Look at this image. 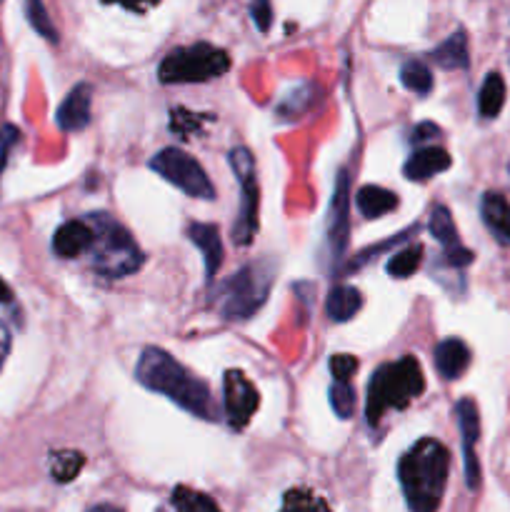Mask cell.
Wrapping results in <instances>:
<instances>
[{
  "label": "cell",
  "instance_id": "6da1fadb",
  "mask_svg": "<svg viewBox=\"0 0 510 512\" xmlns=\"http://www.w3.org/2000/svg\"><path fill=\"white\" fill-rule=\"evenodd\" d=\"M135 375H138V380L145 388L165 395V398L173 400L175 405H180L183 410L193 413L195 418H218V408H215V400L213 395H210V388L205 385V380L190 375L188 370H185L178 360L170 358L165 350L145 348L138 360V368H135Z\"/></svg>",
  "mask_w": 510,
  "mask_h": 512
},
{
  "label": "cell",
  "instance_id": "7a4b0ae2",
  "mask_svg": "<svg viewBox=\"0 0 510 512\" xmlns=\"http://www.w3.org/2000/svg\"><path fill=\"white\" fill-rule=\"evenodd\" d=\"M448 470V448L433 438L418 440L398 463V480L408 508L415 512L438 510L448 483Z\"/></svg>",
  "mask_w": 510,
  "mask_h": 512
},
{
  "label": "cell",
  "instance_id": "3957f363",
  "mask_svg": "<svg viewBox=\"0 0 510 512\" xmlns=\"http://www.w3.org/2000/svg\"><path fill=\"white\" fill-rule=\"evenodd\" d=\"M425 390L423 368L413 355L380 365L368 383V403L365 415L370 425H378L390 408H408L410 400L420 398Z\"/></svg>",
  "mask_w": 510,
  "mask_h": 512
},
{
  "label": "cell",
  "instance_id": "277c9868",
  "mask_svg": "<svg viewBox=\"0 0 510 512\" xmlns=\"http://www.w3.org/2000/svg\"><path fill=\"white\" fill-rule=\"evenodd\" d=\"M275 268L270 260H255L240 273L225 280L218 290L220 315L228 320H245L263 308L273 285Z\"/></svg>",
  "mask_w": 510,
  "mask_h": 512
},
{
  "label": "cell",
  "instance_id": "5b68a950",
  "mask_svg": "<svg viewBox=\"0 0 510 512\" xmlns=\"http://www.w3.org/2000/svg\"><path fill=\"white\" fill-rule=\"evenodd\" d=\"M95 228L93 268L105 278H125L143 265V253L123 225L113 223L108 215H90Z\"/></svg>",
  "mask_w": 510,
  "mask_h": 512
},
{
  "label": "cell",
  "instance_id": "8992f818",
  "mask_svg": "<svg viewBox=\"0 0 510 512\" xmlns=\"http://www.w3.org/2000/svg\"><path fill=\"white\" fill-rule=\"evenodd\" d=\"M230 68V58L223 48L210 43H195L188 48L170 50L158 68L160 83H205L220 78Z\"/></svg>",
  "mask_w": 510,
  "mask_h": 512
},
{
  "label": "cell",
  "instance_id": "52a82bcc",
  "mask_svg": "<svg viewBox=\"0 0 510 512\" xmlns=\"http://www.w3.org/2000/svg\"><path fill=\"white\" fill-rule=\"evenodd\" d=\"M230 168L240 183V213L233 223V243L245 248L258 233V180H255V160L248 148L230 150Z\"/></svg>",
  "mask_w": 510,
  "mask_h": 512
},
{
  "label": "cell",
  "instance_id": "ba28073f",
  "mask_svg": "<svg viewBox=\"0 0 510 512\" xmlns=\"http://www.w3.org/2000/svg\"><path fill=\"white\" fill-rule=\"evenodd\" d=\"M150 168L165 178L168 183H173L175 188L183 190L185 195L198 200H213L215 198V188L210 183V178L205 175L203 165L198 163L195 158H190L188 153L178 148H165L150 160Z\"/></svg>",
  "mask_w": 510,
  "mask_h": 512
},
{
  "label": "cell",
  "instance_id": "9c48e42d",
  "mask_svg": "<svg viewBox=\"0 0 510 512\" xmlns=\"http://www.w3.org/2000/svg\"><path fill=\"white\" fill-rule=\"evenodd\" d=\"M223 398H225V415H228L230 428L240 430L248 425L253 413L258 410V390L245 378L240 370H228L223 378Z\"/></svg>",
  "mask_w": 510,
  "mask_h": 512
},
{
  "label": "cell",
  "instance_id": "30bf717a",
  "mask_svg": "<svg viewBox=\"0 0 510 512\" xmlns=\"http://www.w3.org/2000/svg\"><path fill=\"white\" fill-rule=\"evenodd\" d=\"M455 415H458L460 438H463V460H465V483L470 490H478L480 485V465L475 458V443L480 438V418L478 408L470 398L458 400L455 405Z\"/></svg>",
  "mask_w": 510,
  "mask_h": 512
},
{
  "label": "cell",
  "instance_id": "8fae6325",
  "mask_svg": "<svg viewBox=\"0 0 510 512\" xmlns=\"http://www.w3.org/2000/svg\"><path fill=\"white\" fill-rule=\"evenodd\" d=\"M95 228L88 220H68L53 235V253L58 258H78L93 248Z\"/></svg>",
  "mask_w": 510,
  "mask_h": 512
},
{
  "label": "cell",
  "instance_id": "7c38bea8",
  "mask_svg": "<svg viewBox=\"0 0 510 512\" xmlns=\"http://www.w3.org/2000/svg\"><path fill=\"white\" fill-rule=\"evenodd\" d=\"M90 98L93 90L88 83H78L58 108V125L63 130H83L90 123Z\"/></svg>",
  "mask_w": 510,
  "mask_h": 512
},
{
  "label": "cell",
  "instance_id": "4fadbf2b",
  "mask_svg": "<svg viewBox=\"0 0 510 512\" xmlns=\"http://www.w3.org/2000/svg\"><path fill=\"white\" fill-rule=\"evenodd\" d=\"M188 238L203 253L205 275H208V280H213L223 265V243H220L218 228L210 223H193L188 228Z\"/></svg>",
  "mask_w": 510,
  "mask_h": 512
},
{
  "label": "cell",
  "instance_id": "5bb4252c",
  "mask_svg": "<svg viewBox=\"0 0 510 512\" xmlns=\"http://www.w3.org/2000/svg\"><path fill=\"white\" fill-rule=\"evenodd\" d=\"M450 155L445 148H435V145H428V148L415 150L413 155L405 163L403 173L408 180H428L433 175L443 173V170L450 168Z\"/></svg>",
  "mask_w": 510,
  "mask_h": 512
},
{
  "label": "cell",
  "instance_id": "9a60e30c",
  "mask_svg": "<svg viewBox=\"0 0 510 512\" xmlns=\"http://www.w3.org/2000/svg\"><path fill=\"white\" fill-rule=\"evenodd\" d=\"M433 360L435 368H438V373L443 375L445 380H455L468 370L470 350L460 338H448L443 340V343H438Z\"/></svg>",
  "mask_w": 510,
  "mask_h": 512
},
{
  "label": "cell",
  "instance_id": "2e32d148",
  "mask_svg": "<svg viewBox=\"0 0 510 512\" xmlns=\"http://www.w3.org/2000/svg\"><path fill=\"white\" fill-rule=\"evenodd\" d=\"M330 245H333L338 255L343 250L345 238H348V173H340L338 185H335V198H333V215H330Z\"/></svg>",
  "mask_w": 510,
  "mask_h": 512
},
{
  "label": "cell",
  "instance_id": "e0dca14e",
  "mask_svg": "<svg viewBox=\"0 0 510 512\" xmlns=\"http://www.w3.org/2000/svg\"><path fill=\"white\" fill-rule=\"evenodd\" d=\"M360 308H363V295H360L358 288H350V285H335L330 290L328 300H325V313L335 323H348Z\"/></svg>",
  "mask_w": 510,
  "mask_h": 512
},
{
  "label": "cell",
  "instance_id": "ac0fdd59",
  "mask_svg": "<svg viewBox=\"0 0 510 512\" xmlns=\"http://www.w3.org/2000/svg\"><path fill=\"white\" fill-rule=\"evenodd\" d=\"M483 220L500 243H510V203L498 193L483 195Z\"/></svg>",
  "mask_w": 510,
  "mask_h": 512
},
{
  "label": "cell",
  "instance_id": "d6986e66",
  "mask_svg": "<svg viewBox=\"0 0 510 512\" xmlns=\"http://www.w3.org/2000/svg\"><path fill=\"white\" fill-rule=\"evenodd\" d=\"M430 58L445 70H460L468 68V38H465V30H455L445 43H440L438 48L430 53Z\"/></svg>",
  "mask_w": 510,
  "mask_h": 512
},
{
  "label": "cell",
  "instance_id": "ffe728a7",
  "mask_svg": "<svg viewBox=\"0 0 510 512\" xmlns=\"http://www.w3.org/2000/svg\"><path fill=\"white\" fill-rule=\"evenodd\" d=\"M358 210L365 215L368 220L380 218V215L390 213L393 208H398V195L390 193V190L378 188V185H363L358 190Z\"/></svg>",
  "mask_w": 510,
  "mask_h": 512
},
{
  "label": "cell",
  "instance_id": "44dd1931",
  "mask_svg": "<svg viewBox=\"0 0 510 512\" xmlns=\"http://www.w3.org/2000/svg\"><path fill=\"white\" fill-rule=\"evenodd\" d=\"M505 103V80L500 78V73H488V78L480 85L478 95V113L480 118L493 120L498 118L500 110H503Z\"/></svg>",
  "mask_w": 510,
  "mask_h": 512
},
{
  "label": "cell",
  "instance_id": "7402d4cb",
  "mask_svg": "<svg viewBox=\"0 0 510 512\" xmlns=\"http://www.w3.org/2000/svg\"><path fill=\"white\" fill-rule=\"evenodd\" d=\"M400 83L408 90L418 95H428L430 88H433V73L425 63L420 60H408V63L400 68Z\"/></svg>",
  "mask_w": 510,
  "mask_h": 512
},
{
  "label": "cell",
  "instance_id": "603a6c76",
  "mask_svg": "<svg viewBox=\"0 0 510 512\" xmlns=\"http://www.w3.org/2000/svg\"><path fill=\"white\" fill-rule=\"evenodd\" d=\"M430 235H433L443 248H455V245H460L453 218H450L448 208H443V205H435L433 213H430Z\"/></svg>",
  "mask_w": 510,
  "mask_h": 512
},
{
  "label": "cell",
  "instance_id": "cb8c5ba5",
  "mask_svg": "<svg viewBox=\"0 0 510 512\" xmlns=\"http://www.w3.org/2000/svg\"><path fill=\"white\" fill-rule=\"evenodd\" d=\"M420 263H423V245H410V248L400 250L388 260V275L405 280L420 268Z\"/></svg>",
  "mask_w": 510,
  "mask_h": 512
},
{
  "label": "cell",
  "instance_id": "d4e9b609",
  "mask_svg": "<svg viewBox=\"0 0 510 512\" xmlns=\"http://www.w3.org/2000/svg\"><path fill=\"white\" fill-rule=\"evenodd\" d=\"M85 458L73 450H63V453H55L50 458V475H53L58 483H70L73 478H78L80 468H83Z\"/></svg>",
  "mask_w": 510,
  "mask_h": 512
},
{
  "label": "cell",
  "instance_id": "484cf974",
  "mask_svg": "<svg viewBox=\"0 0 510 512\" xmlns=\"http://www.w3.org/2000/svg\"><path fill=\"white\" fill-rule=\"evenodd\" d=\"M25 15H28V23L33 25L35 33H40L50 43H58V33H55V25L50 23V15L45 13L43 0H25Z\"/></svg>",
  "mask_w": 510,
  "mask_h": 512
},
{
  "label": "cell",
  "instance_id": "4316f807",
  "mask_svg": "<svg viewBox=\"0 0 510 512\" xmlns=\"http://www.w3.org/2000/svg\"><path fill=\"white\" fill-rule=\"evenodd\" d=\"M173 505L183 512H200V510L215 512L218 510V503H215V500H210L208 495H203V493H193V490L183 488V485L173 490Z\"/></svg>",
  "mask_w": 510,
  "mask_h": 512
},
{
  "label": "cell",
  "instance_id": "83f0119b",
  "mask_svg": "<svg viewBox=\"0 0 510 512\" xmlns=\"http://www.w3.org/2000/svg\"><path fill=\"white\" fill-rule=\"evenodd\" d=\"M330 408L335 410L340 420H348L355 410V393L348 385V380H335L330 385Z\"/></svg>",
  "mask_w": 510,
  "mask_h": 512
},
{
  "label": "cell",
  "instance_id": "f1b7e54d",
  "mask_svg": "<svg viewBox=\"0 0 510 512\" xmlns=\"http://www.w3.org/2000/svg\"><path fill=\"white\" fill-rule=\"evenodd\" d=\"M315 93H318V88H315V85H300V88H295L293 93H290L288 98H285L283 103L278 105V113L280 115H300V113H305V110H308L310 105H313Z\"/></svg>",
  "mask_w": 510,
  "mask_h": 512
},
{
  "label": "cell",
  "instance_id": "f546056e",
  "mask_svg": "<svg viewBox=\"0 0 510 512\" xmlns=\"http://www.w3.org/2000/svg\"><path fill=\"white\" fill-rule=\"evenodd\" d=\"M283 508L285 510H313V508H328L323 500H318L315 495H310L308 490H290L288 495L283 498Z\"/></svg>",
  "mask_w": 510,
  "mask_h": 512
},
{
  "label": "cell",
  "instance_id": "4dcf8cb0",
  "mask_svg": "<svg viewBox=\"0 0 510 512\" xmlns=\"http://www.w3.org/2000/svg\"><path fill=\"white\" fill-rule=\"evenodd\" d=\"M20 140V130L15 125H3L0 128V175H3L5 165H8L10 150L15 148V143Z\"/></svg>",
  "mask_w": 510,
  "mask_h": 512
},
{
  "label": "cell",
  "instance_id": "1f68e13d",
  "mask_svg": "<svg viewBox=\"0 0 510 512\" xmlns=\"http://www.w3.org/2000/svg\"><path fill=\"white\" fill-rule=\"evenodd\" d=\"M358 370V360L353 355H335L330 358V373L335 380H348Z\"/></svg>",
  "mask_w": 510,
  "mask_h": 512
},
{
  "label": "cell",
  "instance_id": "d6a6232c",
  "mask_svg": "<svg viewBox=\"0 0 510 512\" xmlns=\"http://www.w3.org/2000/svg\"><path fill=\"white\" fill-rule=\"evenodd\" d=\"M250 13H253L255 25H258V28L265 33V30L270 28V18H273V13H270V0H255L253 8H250Z\"/></svg>",
  "mask_w": 510,
  "mask_h": 512
},
{
  "label": "cell",
  "instance_id": "836d02e7",
  "mask_svg": "<svg viewBox=\"0 0 510 512\" xmlns=\"http://www.w3.org/2000/svg\"><path fill=\"white\" fill-rule=\"evenodd\" d=\"M445 260H448L453 268H465V265L473 263V253L463 245H455V248H445Z\"/></svg>",
  "mask_w": 510,
  "mask_h": 512
},
{
  "label": "cell",
  "instance_id": "e575fe53",
  "mask_svg": "<svg viewBox=\"0 0 510 512\" xmlns=\"http://www.w3.org/2000/svg\"><path fill=\"white\" fill-rule=\"evenodd\" d=\"M103 3H115V5H123V8L133 10V13H145L148 8L158 5L160 0H103Z\"/></svg>",
  "mask_w": 510,
  "mask_h": 512
},
{
  "label": "cell",
  "instance_id": "d590c367",
  "mask_svg": "<svg viewBox=\"0 0 510 512\" xmlns=\"http://www.w3.org/2000/svg\"><path fill=\"white\" fill-rule=\"evenodd\" d=\"M8 353H10V330H8V325L0 320V368H3Z\"/></svg>",
  "mask_w": 510,
  "mask_h": 512
},
{
  "label": "cell",
  "instance_id": "8d00e7d4",
  "mask_svg": "<svg viewBox=\"0 0 510 512\" xmlns=\"http://www.w3.org/2000/svg\"><path fill=\"white\" fill-rule=\"evenodd\" d=\"M433 135H438V125H433V123H420L418 128H415L413 140H428V138H433Z\"/></svg>",
  "mask_w": 510,
  "mask_h": 512
},
{
  "label": "cell",
  "instance_id": "74e56055",
  "mask_svg": "<svg viewBox=\"0 0 510 512\" xmlns=\"http://www.w3.org/2000/svg\"><path fill=\"white\" fill-rule=\"evenodd\" d=\"M10 300H13V290H10V285L0 278V303H10Z\"/></svg>",
  "mask_w": 510,
  "mask_h": 512
}]
</instances>
